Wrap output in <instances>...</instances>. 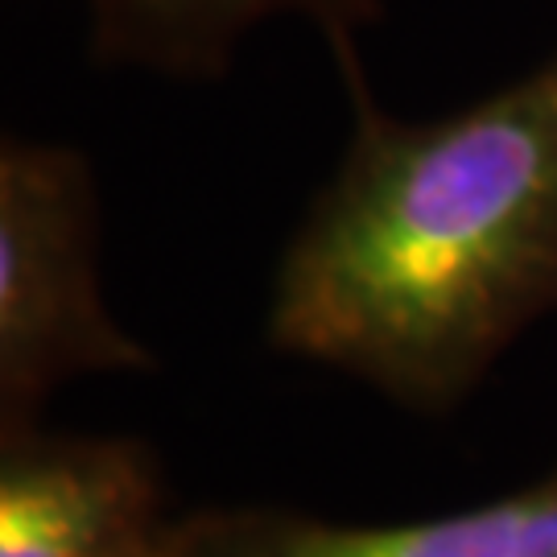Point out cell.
Listing matches in <instances>:
<instances>
[{
    "label": "cell",
    "mask_w": 557,
    "mask_h": 557,
    "mask_svg": "<svg viewBox=\"0 0 557 557\" xmlns=\"http://www.w3.org/2000/svg\"><path fill=\"white\" fill-rule=\"evenodd\" d=\"M351 140L281 252L273 347L418 413L475 393L557 314V54L438 120L384 112L356 59Z\"/></svg>",
    "instance_id": "1"
},
{
    "label": "cell",
    "mask_w": 557,
    "mask_h": 557,
    "mask_svg": "<svg viewBox=\"0 0 557 557\" xmlns=\"http://www.w3.org/2000/svg\"><path fill=\"white\" fill-rule=\"evenodd\" d=\"M153 351L100 281V199L79 149L0 145V430L38 421L62 384L149 372Z\"/></svg>",
    "instance_id": "2"
},
{
    "label": "cell",
    "mask_w": 557,
    "mask_h": 557,
    "mask_svg": "<svg viewBox=\"0 0 557 557\" xmlns=\"http://www.w3.org/2000/svg\"><path fill=\"white\" fill-rule=\"evenodd\" d=\"M174 520L145 442L0 430V557H158Z\"/></svg>",
    "instance_id": "3"
},
{
    "label": "cell",
    "mask_w": 557,
    "mask_h": 557,
    "mask_svg": "<svg viewBox=\"0 0 557 557\" xmlns=\"http://www.w3.org/2000/svg\"><path fill=\"white\" fill-rule=\"evenodd\" d=\"M174 557H557V467L458 512L326 520L294 508H199L174 520Z\"/></svg>",
    "instance_id": "4"
},
{
    "label": "cell",
    "mask_w": 557,
    "mask_h": 557,
    "mask_svg": "<svg viewBox=\"0 0 557 557\" xmlns=\"http://www.w3.org/2000/svg\"><path fill=\"white\" fill-rule=\"evenodd\" d=\"M376 9L380 0H91V38L112 62L161 75H215L257 25L301 17L347 62Z\"/></svg>",
    "instance_id": "5"
},
{
    "label": "cell",
    "mask_w": 557,
    "mask_h": 557,
    "mask_svg": "<svg viewBox=\"0 0 557 557\" xmlns=\"http://www.w3.org/2000/svg\"><path fill=\"white\" fill-rule=\"evenodd\" d=\"M158 557H174V554H170V545H165V549H161V554Z\"/></svg>",
    "instance_id": "6"
}]
</instances>
